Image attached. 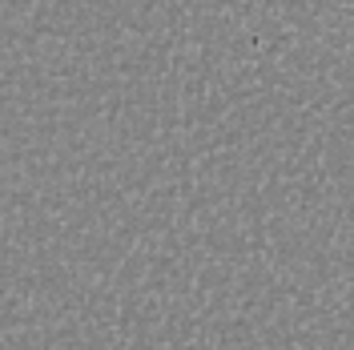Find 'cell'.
Segmentation results:
<instances>
[]
</instances>
